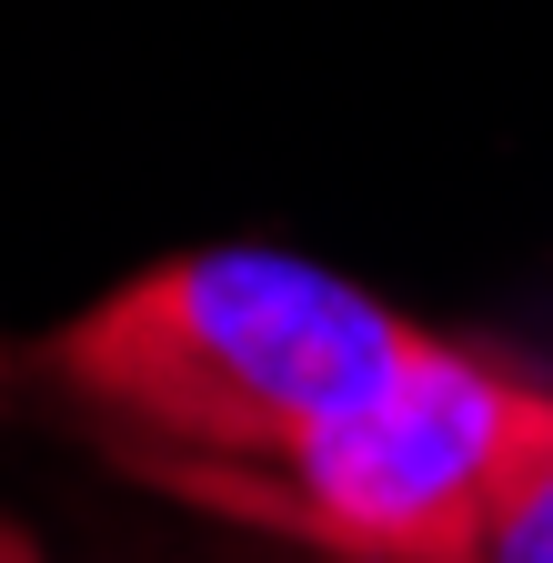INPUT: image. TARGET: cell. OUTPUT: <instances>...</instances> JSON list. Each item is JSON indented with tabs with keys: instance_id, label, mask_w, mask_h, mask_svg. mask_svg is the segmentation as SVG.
<instances>
[{
	"instance_id": "1",
	"label": "cell",
	"mask_w": 553,
	"mask_h": 563,
	"mask_svg": "<svg viewBox=\"0 0 553 563\" xmlns=\"http://www.w3.org/2000/svg\"><path fill=\"white\" fill-rule=\"evenodd\" d=\"M412 332L423 322L302 252H181L41 332L21 373L162 453L272 473Z\"/></svg>"
},
{
	"instance_id": "4",
	"label": "cell",
	"mask_w": 553,
	"mask_h": 563,
	"mask_svg": "<svg viewBox=\"0 0 553 563\" xmlns=\"http://www.w3.org/2000/svg\"><path fill=\"white\" fill-rule=\"evenodd\" d=\"M0 563H41V553H31V533H21V523H0Z\"/></svg>"
},
{
	"instance_id": "2",
	"label": "cell",
	"mask_w": 553,
	"mask_h": 563,
	"mask_svg": "<svg viewBox=\"0 0 553 563\" xmlns=\"http://www.w3.org/2000/svg\"><path fill=\"white\" fill-rule=\"evenodd\" d=\"M272 473L302 533L353 563H483L553 473V383L412 332Z\"/></svg>"
},
{
	"instance_id": "3",
	"label": "cell",
	"mask_w": 553,
	"mask_h": 563,
	"mask_svg": "<svg viewBox=\"0 0 553 563\" xmlns=\"http://www.w3.org/2000/svg\"><path fill=\"white\" fill-rule=\"evenodd\" d=\"M483 563H553V473L523 493V514L494 533V553H483Z\"/></svg>"
}]
</instances>
